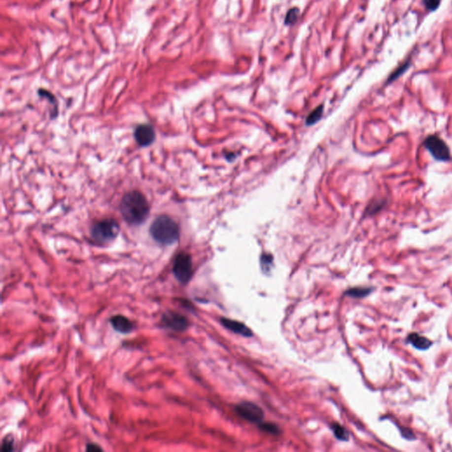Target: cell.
<instances>
[{
    "label": "cell",
    "mask_w": 452,
    "mask_h": 452,
    "mask_svg": "<svg viewBox=\"0 0 452 452\" xmlns=\"http://www.w3.org/2000/svg\"><path fill=\"white\" fill-rule=\"evenodd\" d=\"M424 146L430 152L435 160L447 162L451 160V151L448 145L439 136H428L424 140Z\"/></svg>",
    "instance_id": "obj_5"
},
{
    "label": "cell",
    "mask_w": 452,
    "mask_h": 452,
    "mask_svg": "<svg viewBox=\"0 0 452 452\" xmlns=\"http://www.w3.org/2000/svg\"><path fill=\"white\" fill-rule=\"evenodd\" d=\"M110 324L116 331L121 334L130 333L134 330V323L127 317L117 314L111 317L110 320Z\"/></svg>",
    "instance_id": "obj_10"
},
{
    "label": "cell",
    "mask_w": 452,
    "mask_h": 452,
    "mask_svg": "<svg viewBox=\"0 0 452 452\" xmlns=\"http://www.w3.org/2000/svg\"><path fill=\"white\" fill-rule=\"evenodd\" d=\"M86 450H87L88 452H90V451H91V452H94V451H97V452H102V451H103V449H102L101 447L99 446V445H98V444H87Z\"/></svg>",
    "instance_id": "obj_21"
},
{
    "label": "cell",
    "mask_w": 452,
    "mask_h": 452,
    "mask_svg": "<svg viewBox=\"0 0 452 452\" xmlns=\"http://www.w3.org/2000/svg\"><path fill=\"white\" fill-rule=\"evenodd\" d=\"M13 443L12 440L5 438V439L3 441V443H2V448H1V450H2L3 452H12L13 450Z\"/></svg>",
    "instance_id": "obj_20"
},
{
    "label": "cell",
    "mask_w": 452,
    "mask_h": 452,
    "mask_svg": "<svg viewBox=\"0 0 452 452\" xmlns=\"http://www.w3.org/2000/svg\"><path fill=\"white\" fill-rule=\"evenodd\" d=\"M221 323L227 330H232L234 333L241 335L242 337L251 338L253 336L252 330H250L249 328L245 324L242 323V322H240V321H234V320H231V319H227V318H222L221 319Z\"/></svg>",
    "instance_id": "obj_9"
},
{
    "label": "cell",
    "mask_w": 452,
    "mask_h": 452,
    "mask_svg": "<svg viewBox=\"0 0 452 452\" xmlns=\"http://www.w3.org/2000/svg\"><path fill=\"white\" fill-rule=\"evenodd\" d=\"M153 240L159 245L167 246L175 244L180 236V228L177 222L167 215L156 217L149 228Z\"/></svg>",
    "instance_id": "obj_2"
},
{
    "label": "cell",
    "mask_w": 452,
    "mask_h": 452,
    "mask_svg": "<svg viewBox=\"0 0 452 452\" xmlns=\"http://www.w3.org/2000/svg\"><path fill=\"white\" fill-rule=\"evenodd\" d=\"M299 13H300V10L298 8H292L288 12L287 14H286V17H285V24L287 25H291V24H293L299 18Z\"/></svg>",
    "instance_id": "obj_17"
},
{
    "label": "cell",
    "mask_w": 452,
    "mask_h": 452,
    "mask_svg": "<svg viewBox=\"0 0 452 452\" xmlns=\"http://www.w3.org/2000/svg\"><path fill=\"white\" fill-rule=\"evenodd\" d=\"M322 113H323V105L318 106L316 109H314V110L308 116L307 120H306L307 125H308V126H312L313 124H315L317 121H319V120L321 119Z\"/></svg>",
    "instance_id": "obj_12"
},
{
    "label": "cell",
    "mask_w": 452,
    "mask_h": 452,
    "mask_svg": "<svg viewBox=\"0 0 452 452\" xmlns=\"http://www.w3.org/2000/svg\"><path fill=\"white\" fill-rule=\"evenodd\" d=\"M150 207L145 195L139 191H130L123 196L119 211L124 220L130 225L143 224L149 214Z\"/></svg>",
    "instance_id": "obj_1"
},
{
    "label": "cell",
    "mask_w": 452,
    "mask_h": 452,
    "mask_svg": "<svg viewBox=\"0 0 452 452\" xmlns=\"http://www.w3.org/2000/svg\"><path fill=\"white\" fill-rule=\"evenodd\" d=\"M332 431L334 433L336 438L340 440V441H347L349 438V434L347 431V429L345 427H343L342 426H340L339 424H337V423L333 424Z\"/></svg>",
    "instance_id": "obj_14"
},
{
    "label": "cell",
    "mask_w": 452,
    "mask_h": 452,
    "mask_svg": "<svg viewBox=\"0 0 452 452\" xmlns=\"http://www.w3.org/2000/svg\"><path fill=\"white\" fill-rule=\"evenodd\" d=\"M174 276L179 283L186 284L193 277V262L192 257L186 252H181L177 254L174 261L173 268Z\"/></svg>",
    "instance_id": "obj_4"
},
{
    "label": "cell",
    "mask_w": 452,
    "mask_h": 452,
    "mask_svg": "<svg viewBox=\"0 0 452 452\" xmlns=\"http://www.w3.org/2000/svg\"><path fill=\"white\" fill-rule=\"evenodd\" d=\"M38 95L41 98H47L49 101L51 102V104L54 107V118L58 116V101L55 97L49 92L48 90L44 89H39Z\"/></svg>",
    "instance_id": "obj_13"
},
{
    "label": "cell",
    "mask_w": 452,
    "mask_h": 452,
    "mask_svg": "<svg viewBox=\"0 0 452 452\" xmlns=\"http://www.w3.org/2000/svg\"><path fill=\"white\" fill-rule=\"evenodd\" d=\"M408 340L415 348H417L418 350H427L431 347L432 345L430 340L418 334H416V333L411 334L408 338Z\"/></svg>",
    "instance_id": "obj_11"
},
{
    "label": "cell",
    "mask_w": 452,
    "mask_h": 452,
    "mask_svg": "<svg viewBox=\"0 0 452 452\" xmlns=\"http://www.w3.org/2000/svg\"><path fill=\"white\" fill-rule=\"evenodd\" d=\"M235 410L241 417L254 424H260L262 422V419L264 417V413L262 408L254 403L250 402H242L241 404L237 405Z\"/></svg>",
    "instance_id": "obj_6"
},
{
    "label": "cell",
    "mask_w": 452,
    "mask_h": 452,
    "mask_svg": "<svg viewBox=\"0 0 452 452\" xmlns=\"http://www.w3.org/2000/svg\"><path fill=\"white\" fill-rule=\"evenodd\" d=\"M259 427L263 431L270 433L271 435H279V433H280L279 427L278 426H276L275 424H272V423L261 422L259 424Z\"/></svg>",
    "instance_id": "obj_16"
},
{
    "label": "cell",
    "mask_w": 452,
    "mask_h": 452,
    "mask_svg": "<svg viewBox=\"0 0 452 452\" xmlns=\"http://www.w3.org/2000/svg\"><path fill=\"white\" fill-rule=\"evenodd\" d=\"M441 0H424V4L428 10L435 11L439 6Z\"/></svg>",
    "instance_id": "obj_19"
},
{
    "label": "cell",
    "mask_w": 452,
    "mask_h": 452,
    "mask_svg": "<svg viewBox=\"0 0 452 452\" xmlns=\"http://www.w3.org/2000/svg\"><path fill=\"white\" fill-rule=\"evenodd\" d=\"M135 139L140 147H148L156 139L154 127L149 124H141L135 130Z\"/></svg>",
    "instance_id": "obj_8"
},
{
    "label": "cell",
    "mask_w": 452,
    "mask_h": 452,
    "mask_svg": "<svg viewBox=\"0 0 452 452\" xmlns=\"http://www.w3.org/2000/svg\"><path fill=\"white\" fill-rule=\"evenodd\" d=\"M371 292V289L369 288H352L349 289L346 294L351 296L353 298H363L365 296L368 295Z\"/></svg>",
    "instance_id": "obj_15"
},
{
    "label": "cell",
    "mask_w": 452,
    "mask_h": 452,
    "mask_svg": "<svg viewBox=\"0 0 452 452\" xmlns=\"http://www.w3.org/2000/svg\"><path fill=\"white\" fill-rule=\"evenodd\" d=\"M120 232V226L114 218H104L96 222L91 227L90 234L98 244H109L114 241Z\"/></svg>",
    "instance_id": "obj_3"
},
{
    "label": "cell",
    "mask_w": 452,
    "mask_h": 452,
    "mask_svg": "<svg viewBox=\"0 0 452 452\" xmlns=\"http://www.w3.org/2000/svg\"><path fill=\"white\" fill-rule=\"evenodd\" d=\"M261 262H262V268L265 269V271L270 270L272 262H273V257L270 254H263Z\"/></svg>",
    "instance_id": "obj_18"
},
{
    "label": "cell",
    "mask_w": 452,
    "mask_h": 452,
    "mask_svg": "<svg viewBox=\"0 0 452 452\" xmlns=\"http://www.w3.org/2000/svg\"><path fill=\"white\" fill-rule=\"evenodd\" d=\"M163 326L174 331L181 332L189 327V321L186 317L174 311H168L162 316Z\"/></svg>",
    "instance_id": "obj_7"
}]
</instances>
